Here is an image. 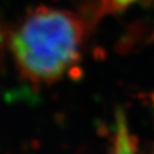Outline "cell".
<instances>
[{
  "label": "cell",
  "mask_w": 154,
  "mask_h": 154,
  "mask_svg": "<svg viewBox=\"0 0 154 154\" xmlns=\"http://www.w3.org/2000/svg\"><path fill=\"white\" fill-rule=\"evenodd\" d=\"M113 154H138L135 138L129 132L123 111H118L116 114V139Z\"/></svg>",
  "instance_id": "obj_2"
},
{
  "label": "cell",
  "mask_w": 154,
  "mask_h": 154,
  "mask_svg": "<svg viewBox=\"0 0 154 154\" xmlns=\"http://www.w3.org/2000/svg\"><path fill=\"white\" fill-rule=\"evenodd\" d=\"M86 28L77 14L54 7H37L13 32L11 50L23 78L50 85L81 61Z\"/></svg>",
  "instance_id": "obj_1"
},
{
  "label": "cell",
  "mask_w": 154,
  "mask_h": 154,
  "mask_svg": "<svg viewBox=\"0 0 154 154\" xmlns=\"http://www.w3.org/2000/svg\"><path fill=\"white\" fill-rule=\"evenodd\" d=\"M153 100H154V98H153Z\"/></svg>",
  "instance_id": "obj_3"
}]
</instances>
